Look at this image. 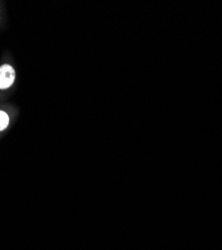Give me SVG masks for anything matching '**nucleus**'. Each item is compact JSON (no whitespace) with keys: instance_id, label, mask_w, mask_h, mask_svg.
I'll return each mask as SVG.
<instances>
[{"instance_id":"1","label":"nucleus","mask_w":222,"mask_h":250,"mask_svg":"<svg viewBox=\"0 0 222 250\" xmlns=\"http://www.w3.org/2000/svg\"><path fill=\"white\" fill-rule=\"evenodd\" d=\"M15 80V70L12 66L4 64L0 67V89L9 88Z\"/></svg>"},{"instance_id":"2","label":"nucleus","mask_w":222,"mask_h":250,"mask_svg":"<svg viewBox=\"0 0 222 250\" xmlns=\"http://www.w3.org/2000/svg\"><path fill=\"white\" fill-rule=\"evenodd\" d=\"M8 123H9V117L7 113L0 110V131L4 130L8 126Z\"/></svg>"}]
</instances>
